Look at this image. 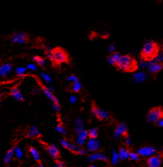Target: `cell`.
<instances>
[{"instance_id":"obj_1","label":"cell","mask_w":163,"mask_h":167,"mask_svg":"<svg viewBox=\"0 0 163 167\" xmlns=\"http://www.w3.org/2000/svg\"><path fill=\"white\" fill-rule=\"evenodd\" d=\"M160 53V47L156 42L148 41L143 45L141 51V58L144 61H153Z\"/></svg>"},{"instance_id":"obj_2","label":"cell","mask_w":163,"mask_h":167,"mask_svg":"<svg viewBox=\"0 0 163 167\" xmlns=\"http://www.w3.org/2000/svg\"><path fill=\"white\" fill-rule=\"evenodd\" d=\"M116 67L122 71L131 73L138 69V64L136 59L132 56L129 55H125V56H121L116 65Z\"/></svg>"},{"instance_id":"obj_3","label":"cell","mask_w":163,"mask_h":167,"mask_svg":"<svg viewBox=\"0 0 163 167\" xmlns=\"http://www.w3.org/2000/svg\"><path fill=\"white\" fill-rule=\"evenodd\" d=\"M52 54L53 56L54 62L57 64L65 63L68 62V59H69V56H68L67 52L59 47L52 49Z\"/></svg>"},{"instance_id":"obj_4","label":"cell","mask_w":163,"mask_h":167,"mask_svg":"<svg viewBox=\"0 0 163 167\" xmlns=\"http://www.w3.org/2000/svg\"><path fill=\"white\" fill-rule=\"evenodd\" d=\"M162 117H163V109L160 107H156L149 112L147 116V120L149 123H155L158 119Z\"/></svg>"},{"instance_id":"obj_5","label":"cell","mask_w":163,"mask_h":167,"mask_svg":"<svg viewBox=\"0 0 163 167\" xmlns=\"http://www.w3.org/2000/svg\"><path fill=\"white\" fill-rule=\"evenodd\" d=\"M11 41L14 43L25 45L28 41V35L24 32L16 31L12 35Z\"/></svg>"},{"instance_id":"obj_6","label":"cell","mask_w":163,"mask_h":167,"mask_svg":"<svg viewBox=\"0 0 163 167\" xmlns=\"http://www.w3.org/2000/svg\"><path fill=\"white\" fill-rule=\"evenodd\" d=\"M92 113L96 118L101 121L108 119L110 116L108 112L100 108L96 105H93L92 106Z\"/></svg>"},{"instance_id":"obj_7","label":"cell","mask_w":163,"mask_h":167,"mask_svg":"<svg viewBox=\"0 0 163 167\" xmlns=\"http://www.w3.org/2000/svg\"><path fill=\"white\" fill-rule=\"evenodd\" d=\"M85 147L87 151L90 152H96L101 148V144L96 138H90L85 144Z\"/></svg>"},{"instance_id":"obj_8","label":"cell","mask_w":163,"mask_h":167,"mask_svg":"<svg viewBox=\"0 0 163 167\" xmlns=\"http://www.w3.org/2000/svg\"><path fill=\"white\" fill-rule=\"evenodd\" d=\"M88 138H89V136H88L87 130L83 129V130H81V131H79V132L76 134L75 142L80 147L85 145Z\"/></svg>"},{"instance_id":"obj_9","label":"cell","mask_w":163,"mask_h":167,"mask_svg":"<svg viewBox=\"0 0 163 167\" xmlns=\"http://www.w3.org/2000/svg\"><path fill=\"white\" fill-rule=\"evenodd\" d=\"M88 160H89L91 163H94V162H95L96 161L107 162V158L103 153L96 151V152H93L91 155H90L89 156H88Z\"/></svg>"},{"instance_id":"obj_10","label":"cell","mask_w":163,"mask_h":167,"mask_svg":"<svg viewBox=\"0 0 163 167\" xmlns=\"http://www.w3.org/2000/svg\"><path fill=\"white\" fill-rule=\"evenodd\" d=\"M120 136H127V125L123 123L118 124L116 127V129L114 131V137L116 139H118Z\"/></svg>"},{"instance_id":"obj_11","label":"cell","mask_w":163,"mask_h":167,"mask_svg":"<svg viewBox=\"0 0 163 167\" xmlns=\"http://www.w3.org/2000/svg\"><path fill=\"white\" fill-rule=\"evenodd\" d=\"M40 87L41 91H42L43 93L45 94V96L47 97L48 99L50 101H51L52 103L53 102H59L60 103V100H59V98H57L56 96L54 94V93H52L48 89V88L47 86H46L45 85H43V84L40 83Z\"/></svg>"},{"instance_id":"obj_12","label":"cell","mask_w":163,"mask_h":167,"mask_svg":"<svg viewBox=\"0 0 163 167\" xmlns=\"http://www.w3.org/2000/svg\"><path fill=\"white\" fill-rule=\"evenodd\" d=\"M46 152L50 155V158L54 160L58 159L60 155V150L54 144H50L46 147Z\"/></svg>"},{"instance_id":"obj_13","label":"cell","mask_w":163,"mask_h":167,"mask_svg":"<svg viewBox=\"0 0 163 167\" xmlns=\"http://www.w3.org/2000/svg\"><path fill=\"white\" fill-rule=\"evenodd\" d=\"M13 67L10 63H4L0 66V77L1 78H6L9 76L12 71Z\"/></svg>"},{"instance_id":"obj_14","label":"cell","mask_w":163,"mask_h":167,"mask_svg":"<svg viewBox=\"0 0 163 167\" xmlns=\"http://www.w3.org/2000/svg\"><path fill=\"white\" fill-rule=\"evenodd\" d=\"M156 153V149L152 147H145L140 149L138 151V153L143 157L152 156Z\"/></svg>"},{"instance_id":"obj_15","label":"cell","mask_w":163,"mask_h":167,"mask_svg":"<svg viewBox=\"0 0 163 167\" xmlns=\"http://www.w3.org/2000/svg\"><path fill=\"white\" fill-rule=\"evenodd\" d=\"M41 132L38 127L35 125H32L28 128V130L26 133V137L28 138H34L40 136Z\"/></svg>"},{"instance_id":"obj_16","label":"cell","mask_w":163,"mask_h":167,"mask_svg":"<svg viewBox=\"0 0 163 167\" xmlns=\"http://www.w3.org/2000/svg\"><path fill=\"white\" fill-rule=\"evenodd\" d=\"M147 164L150 167H159L162 164V160L159 155L151 156L147 160Z\"/></svg>"},{"instance_id":"obj_17","label":"cell","mask_w":163,"mask_h":167,"mask_svg":"<svg viewBox=\"0 0 163 167\" xmlns=\"http://www.w3.org/2000/svg\"><path fill=\"white\" fill-rule=\"evenodd\" d=\"M15 157V147L10 149L7 152L5 153L3 158V162L6 165H8L12 162L13 158Z\"/></svg>"},{"instance_id":"obj_18","label":"cell","mask_w":163,"mask_h":167,"mask_svg":"<svg viewBox=\"0 0 163 167\" xmlns=\"http://www.w3.org/2000/svg\"><path fill=\"white\" fill-rule=\"evenodd\" d=\"M10 95L15 100L19 101V102H23L24 101V97L23 94L21 93V91L17 87H14L10 90Z\"/></svg>"},{"instance_id":"obj_19","label":"cell","mask_w":163,"mask_h":167,"mask_svg":"<svg viewBox=\"0 0 163 167\" xmlns=\"http://www.w3.org/2000/svg\"><path fill=\"white\" fill-rule=\"evenodd\" d=\"M162 65L161 62H157V61H154L152 63H151L149 66V71L152 73H157L160 71L162 69Z\"/></svg>"},{"instance_id":"obj_20","label":"cell","mask_w":163,"mask_h":167,"mask_svg":"<svg viewBox=\"0 0 163 167\" xmlns=\"http://www.w3.org/2000/svg\"><path fill=\"white\" fill-rule=\"evenodd\" d=\"M84 129V123L81 118L77 117L74 120V131L77 134Z\"/></svg>"},{"instance_id":"obj_21","label":"cell","mask_w":163,"mask_h":167,"mask_svg":"<svg viewBox=\"0 0 163 167\" xmlns=\"http://www.w3.org/2000/svg\"><path fill=\"white\" fill-rule=\"evenodd\" d=\"M121 55L119 54V53H117V52H114L113 54H112L111 56H109L108 57V58H107V61H108V62L109 64H111V65H114V66H116L117 65V64L118 62V61L121 58Z\"/></svg>"},{"instance_id":"obj_22","label":"cell","mask_w":163,"mask_h":167,"mask_svg":"<svg viewBox=\"0 0 163 167\" xmlns=\"http://www.w3.org/2000/svg\"><path fill=\"white\" fill-rule=\"evenodd\" d=\"M29 152L31 155L32 158L35 162H41V157H40V153H39V151H37L36 148L33 147H30L29 148Z\"/></svg>"},{"instance_id":"obj_23","label":"cell","mask_w":163,"mask_h":167,"mask_svg":"<svg viewBox=\"0 0 163 167\" xmlns=\"http://www.w3.org/2000/svg\"><path fill=\"white\" fill-rule=\"evenodd\" d=\"M27 67H21H21H17L14 69L15 74L16 75V76L19 77V78H21V77L25 76L26 73H27Z\"/></svg>"},{"instance_id":"obj_24","label":"cell","mask_w":163,"mask_h":167,"mask_svg":"<svg viewBox=\"0 0 163 167\" xmlns=\"http://www.w3.org/2000/svg\"><path fill=\"white\" fill-rule=\"evenodd\" d=\"M129 153H130V152H129L126 148H125V147H121L119 149L118 155H119L120 160H125L128 159L129 157Z\"/></svg>"},{"instance_id":"obj_25","label":"cell","mask_w":163,"mask_h":167,"mask_svg":"<svg viewBox=\"0 0 163 167\" xmlns=\"http://www.w3.org/2000/svg\"><path fill=\"white\" fill-rule=\"evenodd\" d=\"M39 77L42 80L44 83H46V84H50L52 82V78L49 76L48 73H45V72H41L39 73Z\"/></svg>"},{"instance_id":"obj_26","label":"cell","mask_w":163,"mask_h":167,"mask_svg":"<svg viewBox=\"0 0 163 167\" xmlns=\"http://www.w3.org/2000/svg\"><path fill=\"white\" fill-rule=\"evenodd\" d=\"M33 61L39 67H44L46 64V60L45 58L39 56H35L33 57Z\"/></svg>"},{"instance_id":"obj_27","label":"cell","mask_w":163,"mask_h":167,"mask_svg":"<svg viewBox=\"0 0 163 167\" xmlns=\"http://www.w3.org/2000/svg\"><path fill=\"white\" fill-rule=\"evenodd\" d=\"M133 79L136 82L141 83L146 79V75L145 74V73H143V72H140V73L134 75Z\"/></svg>"},{"instance_id":"obj_28","label":"cell","mask_w":163,"mask_h":167,"mask_svg":"<svg viewBox=\"0 0 163 167\" xmlns=\"http://www.w3.org/2000/svg\"><path fill=\"white\" fill-rule=\"evenodd\" d=\"M81 148V147L79 146L78 144L76 143V142H72L70 141L69 144H68V146L67 147V149L68 150L70 151L72 153H76Z\"/></svg>"},{"instance_id":"obj_29","label":"cell","mask_w":163,"mask_h":167,"mask_svg":"<svg viewBox=\"0 0 163 167\" xmlns=\"http://www.w3.org/2000/svg\"><path fill=\"white\" fill-rule=\"evenodd\" d=\"M24 156L23 149L20 147H15V157L18 160H21Z\"/></svg>"},{"instance_id":"obj_30","label":"cell","mask_w":163,"mask_h":167,"mask_svg":"<svg viewBox=\"0 0 163 167\" xmlns=\"http://www.w3.org/2000/svg\"><path fill=\"white\" fill-rule=\"evenodd\" d=\"M82 89V84L80 81L78 80L76 82L72 83V90L74 93H78Z\"/></svg>"},{"instance_id":"obj_31","label":"cell","mask_w":163,"mask_h":167,"mask_svg":"<svg viewBox=\"0 0 163 167\" xmlns=\"http://www.w3.org/2000/svg\"><path fill=\"white\" fill-rule=\"evenodd\" d=\"M87 131L90 138H97L98 135V129L97 128H92Z\"/></svg>"},{"instance_id":"obj_32","label":"cell","mask_w":163,"mask_h":167,"mask_svg":"<svg viewBox=\"0 0 163 167\" xmlns=\"http://www.w3.org/2000/svg\"><path fill=\"white\" fill-rule=\"evenodd\" d=\"M119 159H120V158H119V155H118V153H117V151H116V150H114L113 152H112L111 163L113 164V165H116L118 162V160H119Z\"/></svg>"},{"instance_id":"obj_33","label":"cell","mask_w":163,"mask_h":167,"mask_svg":"<svg viewBox=\"0 0 163 167\" xmlns=\"http://www.w3.org/2000/svg\"><path fill=\"white\" fill-rule=\"evenodd\" d=\"M56 131L58 132L59 134L62 135H67L68 134V131L66 130L65 128L63 127V125L61 123L57 124V125L56 126Z\"/></svg>"},{"instance_id":"obj_34","label":"cell","mask_w":163,"mask_h":167,"mask_svg":"<svg viewBox=\"0 0 163 167\" xmlns=\"http://www.w3.org/2000/svg\"><path fill=\"white\" fill-rule=\"evenodd\" d=\"M52 108L55 112V113H60L61 110L60 103H59V102L52 103Z\"/></svg>"},{"instance_id":"obj_35","label":"cell","mask_w":163,"mask_h":167,"mask_svg":"<svg viewBox=\"0 0 163 167\" xmlns=\"http://www.w3.org/2000/svg\"><path fill=\"white\" fill-rule=\"evenodd\" d=\"M129 158L131 160H132V161H138V160H139L140 155L138 154V153L130 152V153H129Z\"/></svg>"},{"instance_id":"obj_36","label":"cell","mask_w":163,"mask_h":167,"mask_svg":"<svg viewBox=\"0 0 163 167\" xmlns=\"http://www.w3.org/2000/svg\"><path fill=\"white\" fill-rule=\"evenodd\" d=\"M26 67H27V69L28 70H30V71H37V70L38 69V65H37L35 62L28 64Z\"/></svg>"},{"instance_id":"obj_37","label":"cell","mask_w":163,"mask_h":167,"mask_svg":"<svg viewBox=\"0 0 163 167\" xmlns=\"http://www.w3.org/2000/svg\"><path fill=\"white\" fill-rule=\"evenodd\" d=\"M78 80H79L78 77L76 76L75 75H70V76H69L67 78V81L71 83H74Z\"/></svg>"},{"instance_id":"obj_38","label":"cell","mask_w":163,"mask_h":167,"mask_svg":"<svg viewBox=\"0 0 163 167\" xmlns=\"http://www.w3.org/2000/svg\"><path fill=\"white\" fill-rule=\"evenodd\" d=\"M55 164H56V166L57 167H65V164L63 162L62 160H60L59 159L55 160Z\"/></svg>"},{"instance_id":"obj_39","label":"cell","mask_w":163,"mask_h":167,"mask_svg":"<svg viewBox=\"0 0 163 167\" xmlns=\"http://www.w3.org/2000/svg\"><path fill=\"white\" fill-rule=\"evenodd\" d=\"M87 149L81 148V149H79V150L76 153V154L79 155H85L87 154Z\"/></svg>"},{"instance_id":"obj_40","label":"cell","mask_w":163,"mask_h":167,"mask_svg":"<svg viewBox=\"0 0 163 167\" xmlns=\"http://www.w3.org/2000/svg\"><path fill=\"white\" fill-rule=\"evenodd\" d=\"M69 102L70 104H74L77 102V97L75 95H71L69 97Z\"/></svg>"},{"instance_id":"obj_41","label":"cell","mask_w":163,"mask_h":167,"mask_svg":"<svg viewBox=\"0 0 163 167\" xmlns=\"http://www.w3.org/2000/svg\"><path fill=\"white\" fill-rule=\"evenodd\" d=\"M155 123L156 124V125L158 127H163V117L160 118V119H158L157 121H156Z\"/></svg>"},{"instance_id":"obj_42","label":"cell","mask_w":163,"mask_h":167,"mask_svg":"<svg viewBox=\"0 0 163 167\" xmlns=\"http://www.w3.org/2000/svg\"><path fill=\"white\" fill-rule=\"evenodd\" d=\"M52 51V49L50 47V45H45V52H46V54H48V53H51Z\"/></svg>"},{"instance_id":"obj_43","label":"cell","mask_w":163,"mask_h":167,"mask_svg":"<svg viewBox=\"0 0 163 167\" xmlns=\"http://www.w3.org/2000/svg\"><path fill=\"white\" fill-rule=\"evenodd\" d=\"M125 144H126V145L127 147L131 145V140H130V138L127 137V136L125 137Z\"/></svg>"},{"instance_id":"obj_44","label":"cell","mask_w":163,"mask_h":167,"mask_svg":"<svg viewBox=\"0 0 163 167\" xmlns=\"http://www.w3.org/2000/svg\"><path fill=\"white\" fill-rule=\"evenodd\" d=\"M115 49H116L115 46L113 45H109V51L110 52H112V53L115 52Z\"/></svg>"},{"instance_id":"obj_45","label":"cell","mask_w":163,"mask_h":167,"mask_svg":"<svg viewBox=\"0 0 163 167\" xmlns=\"http://www.w3.org/2000/svg\"><path fill=\"white\" fill-rule=\"evenodd\" d=\"M109 36V33L108 32H107V31H104L103 32V34H102V37L103 38H107V37Z\"/></svg>"},{"instance_id":"obj_46","label":"cell","mask_w":163,"mask_h":167,"mask_svg":"<svg viewBox=\"0 0 163 167\" xmlns=\"http://www.w3.org/2000/svg\"><path fill=\"white\" fill-rule=\"evenodd\" d=\"M48 89H49L50 91L52 92V93H54V91H55V89H54V88L53 86H52V85H49L48 86Z\"/></svg>"},{"instance_id":"obj_47","label":"cell","mask_w":163,"mask_h":167,"mask_svg":"<svg viewBox=\"0 0 163 167\" xmlns=\"http://www.w3.org/2000/svg\"><path fill=\"white\" fill-rule=\"evenodd\" d=\"M41 91V88L40 89H35L34 90H33V93L34 94H38L39 93V91Z\"/></svg>"},{"instance_id":"obj_48","label":"cell","mask_w":163,"mask_h":167,"mask_svg":"<svg viewBox=\"0 0 163 167\" xmlns=\"http://www.w3.org/2000/svg\"><path fill=\"white\" fill-rule=\"evenodd\" d=\"M2 96H3V94H2V93H1V92L0 91V99H1V97H2Z\"/></svg>"},{"instance_id":"obj_49","label":"cell","mask_w":163,"mask_h":167,"mask_svg":"<svg viewBox=\"0 0 163 167\" xmlns=\"http://www.w3.org/2000/svg\"><path fill=\"white\" fill-rule=\"evenodd\" d=\"M162 52H163V45H162Z\"/></svg>"}]
</instances>
